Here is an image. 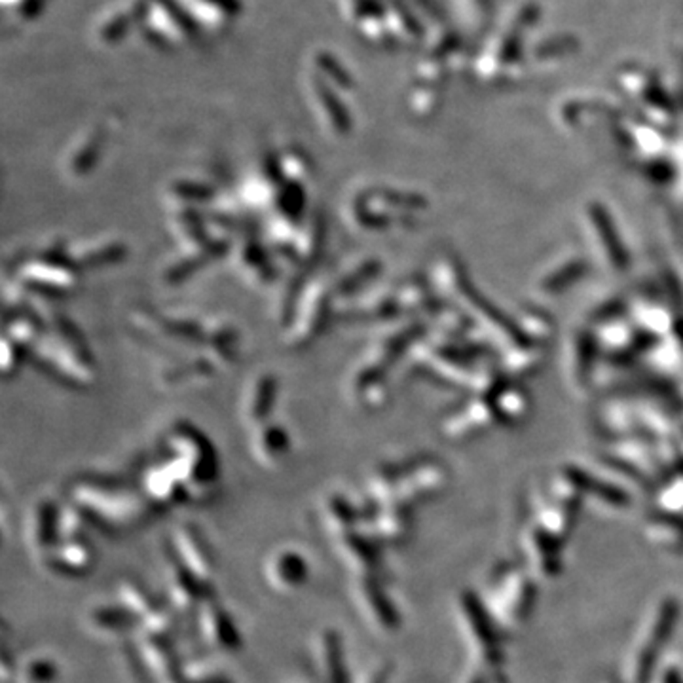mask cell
Here are the masks:
<instances>
[{"mask_svg":"<svg viewBox=\"0 0 683 683\" xmlns=\"http://www.w3.org/2000/svg\"><path fill=\"white\" fill-rule=\"evenodd\" d=\"M268 576L277 588H295L306 581V560L293 550L279 553L270 564Z\"/></svg>","mask_w":683,"mask_h":683,"instance_id":"6da1fadb","label":"cell"},{"mask_svg":"<svg viewBox=\"0 0 683 683\" xmlns=\"http://www.w3.org/2000/svg\"><path fill=\"white\" fill-rule=\"evenodd\" d=\"M206 632L209 640L218 648H230L236 640V632L230 621L218 609H209L206 617Z\"/></svg>","mask_w":683,"mask_h":683,"instance_id":"7a4b0ae2","label":"cell"},{"mask_svg":"<svg viewBox=\"0 0 683 683\" xmlns=\"http://www.w3.org/2000/svg\"><path fill=\"white\" fill-rule=\"evenodd\" d=\"M55 676V668L50 663L48 658H36L33 663H29L24 679L31 683H48Z\"/></svg>","mask_w":683,"mask_h":683,"instance_id":"3957f363","label":"cell"}]
</instances>
